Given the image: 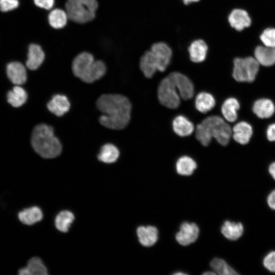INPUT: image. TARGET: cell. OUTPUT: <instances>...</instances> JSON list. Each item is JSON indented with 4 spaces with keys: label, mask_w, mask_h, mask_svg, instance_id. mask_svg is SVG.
Listing matches in <instances>:
<instances>
[{
    "label": "cell",
    "mask_w": 275,
    "mask_h": 275,
    "mask_svg": "<svg viewBox=\"0 0 275 275\" xmlns=\"http://www.w3.org/2000/svg\"><path fill=\"white\" fill-rule=\"evenodd\" d=\"M98 109L102 113L99 122L112 129H122L130 119L131 105L125 96L115 94H103L96 102Z\"/></svg>",
    "instance_id": "obj_1"
},
{
    "label": "cell",
    "mask_w": 275,
    "mask_h": 275,
    "mask_svg": "<svg viewBox=\"0 0 275 275\" xmlns=\"http://www.w3.org/2000/svg\"><path fill=\"white\" fill-rule=\"evenodd\" d=\"M230 126L218 116L205 119L196 128V138L204 146L209 145L213 138L221 145L226 146L232 137Z\"/></svg>",
    "instance_id": "obj_2"
},
{
    "label": "cell",
    "mask_w": 275,
    "mask_h": 275,
    "mask_svg": "<svg viewBox=\"0 0 275 275\" xmlns=\"http://www.w3.org/2000/svg\"><path fill=\"white\" fill-rule=\"evenodd\" d=\"M172 57V50L167 44L163 42L155 43L142 56L141 70L146 77L151 78L157 71L163 72L166 69Z\"/></svg>",
    "instance_id": "obj_3"
},
{
    "label": "cell",
    "mask_w": 275,
    "mask_h": 275,
    "mask_svg": "<svg viewBox=\"0 0 275 275\" xmlns=\"http://www.w3.org/2000/svg\"><path fill=\"white\" fill-rule=\"evenodd\" d=\"M31 143L34 150L45 158H54L62 151V145L54 135L53 128L46 124H41L34 128Z\"/></svg>",
    "instance_id": "obj_4"
},
{
    "label": "cell",
    "mask_w": 275,
    "mask_h": 275,
    "mask_svg": "<svg viewBox=\"0 0 275 275\" xmlns=\"http://www.w3.org/2000/svg\"><path fill=\"white\" fill-rule=\"evenodd\" d=\"M72 70L75 76L85 82L91 83L101 78L106 72V66L100 60L95 61L93 56L82 52L74 59Z\"/></svg>",
    "instance_id": "obj_5"
},
{
    "label": "cell",
    "mask_w": 275,
    "mask_h": 275,
    "mask_svg": "<svg viewBox=\"0 0 275 275\" xmlns=\"http://www.w3.org/2000/svg\"><path fill=\"white\" fill-rule=\"evenodd\" d=\"M65 8L70 19L85 23L94 19L98 3L97 0H67Z\"/></svg>",
    "instance_id": "obj_6"
},
{
    "label": "cell",
    "mask_w": 275,
    "mask_h": 275,
    "mask_svg": "<svg viewBox=\"0 0 275 275\" xmlns=\"http://www.w3.org/2000/svg\"><path fill=\"white\" fill-rule=\"evenodd\" d=\"M232 76L239 83H252L256 80L260 64L254 57L236 58L233 60Z\"/></svg>",
    "instance_id": "obj_7"
},
{
    "label": "cell",
    "mask_w": 275,
    "mask_h": 275,
    "mask_svg": "<svg viewBox=\"0 0 275 275\" xmlns=\"http://www.w3.org/2000/svg\"><path fill=\"white\" fill-rule=\"evenodd\" d=\"M157 94L160 103L166 107L175 109L180 105V95L169 76L161 81L158 86Z\"/></svg>",
    "instance_id": "obj_8"
},
{
    "label": "cell",
    "mask_w": 275,
    "mask_h": 275,
    "mask_svg": "<svg viewBox=\"0 0 275 275\" xmlns=\"http://www.w3.org/2000/svg\"><path fill=\"white\" fill-rule=\"evenodd\" d=\"M168 76L175 85L181 98L188 100L193 97L194 85L186 76L178 72H172Z\"/></svg>",
    "instance_id": "obj_9"
},
{
    "label": "cell",
    "mask_w": 275,
    "mask_h": 275,
    "mask_svg": "<svg viewBox=\"0 0 275 275\" xmlns=\"http://www.w3.org/2000/svg\"><path fill=\"white\" fill-rule=\"evenodd\" d=\"M199 233V229L196 224L184 222L180 226L175 237L181 245H187L197 240Z\"/></svg>",
    "instance_id": "obj_10"
},
{
    "label": "cell",
    "mask_w": 275,
    "mask_h": 275,
    "mask_svg": "<svg viewBox=\"0 0 275 275\" xmlns=\"http://www.w3.org/2000/svg\"><path fill=\"white\" fill-rule=\"evenodd\" d=\"M252 111L258 119H269L275 114V103L269 98H258L253 103Z\"/></svg>",
    "instance_id": "obj_11"
},
{
    "label": "cell",
    "mask_w": 275,
    "mask_h": 275,
    "mask_svg": "<svg viewBox=\"0 0 275 275\" xmlns=\"http://www.w3.org/2000/svg\"><path fill=\"white\" fill-rule=\"evenodd\" d=\"M232 130L233 139L237 144L243 146L250 143L254 133L251 124L245 121H241L236 123Z\"/></svg>",
    "instance_id": "obj_12"
},
{
    "label": "cell",
    "mask_w": 275,
    "mask_h": 275,
    "mask_svg": "<svg viewBox=\"0 0 275 275\" xmlns=\"http://www.w3.org/2000/svg\"><path fill=\"white\" fill-rule=\"evenodd\" d=\"M228 20L230 26L238 32L249 28L252 24L251 18L248 12L239 8L232 10L228 16Z\"/></svg>",
    "instance_id": "obj_13"
},
{
    "label": "cell",
    "mask_w": 275,
    "mask_h": 275,
    "mask_svg": "<svg viewBox=\"0 0 275 275\" xmlns=\"http://www.w3.org/2000/svg\"><path fill=\"white\" fill-rule=\"evenodd\" d=\"M254 53L260 65L269 67L275 65V48L259 45L255 48Z\"/></svg>",
    "instance_id": "obj_14"
},
{
    "label": "cell",
    "mask_w": 275,
    "mask_h": 275,
    "mask_svg": "<svg viewBox=\"0 0 275 275\" xmlns=\"http://www.w3.org/2000/svg\"><path fill=\"white\" fill-rule=\"evenodd\" d=\"M7 73L9 79L16 85H21L26 81V71L20 62H13L8 64Z\"/></svg>",
    "instance_id": "obj_15"
},
{
    "label": "cell",
    "mask_w": 275,
    "mask_h": 275,
    "mask_svg": "<svg viewBox=\"0 0 275 275\" xmlns=\"http://www.w3.org/2000/svg\"><path fill=\"white\" fill-rule=\"evenodd\" d=\"M48 109L52 114L61 117L66 113L70 107V102L66 96L55 95L47 104Z\"/></svg>",
    "instance_id": "obj_16"
},
{
    "label": "cell",
    "mask_w": 275,
    "mask_h": 275,
    "mask_svg": "<svg viewBox=\"0 0 275 275\" xmlns=\"http://www.w3.org/2000/svg\"><path fill=\"white\" fill-rule=\"evenodd\" d=\"M45 59V53L41 47L37 44H31L28 48L27 67L32 70L38 69Z\"/></svg>",
    "instance_id": "obj_17"
},
{
    "label": "cell",
    "mask_w": 275,
    "mask_h": 275,
    "mask_svg": "<svg viewBox=\"0 0 275 275\" xmlns=\"http://www.w3.org/2000/svg\"><path fill=\"white\" fill-rule=\"evenodd\" d=\"M240 108V104L239 101L234 97H229L224 101L221 112L227 121L233 123L238 119V112Z\"/></svg>",
    "instance_id": "obj_18"
},
{
    "label": "cell",
    "mask_w": 275,
    "mask_h": 275,
    "mask_svg": "<svg viewBox=\"0 0 275 275\" xmlns=\"http://www.w3.org/2000/svg\"><path fill=\"white\" fill-rule=\"evenodd\" d=\"M208 49V46L203 40L194 41L188 48L190 60L196 63L203 62L206 59Z\"/></svg>",
    "instance_id": "obj_19"
},
{
    "label": "cell",
    "mask_w": 275,
    "mask_h": 275,
    "mask_svg": "<svg viewBox=\"0 0 275 275\" xmlns=\"http://www.w3.org/2000/svg\"><path fill=\"white\" fill-rule=\"evenodd\" d=\"M136 233L139 242L145 246H152L158 239V230L154 226H140Z\"/></svg>",
    "instance_id": "obj_20"
},
{
    "label": "cell",
    "mask_w": 275,
    "mask_h": 275,
    "mask_svg": "<svg viewBox=\"0 0 275 275\" xmlns=\"http://www.w3.org/2000/svg\"><path fill=\"white\" fill-rule=\"evenodd\" d=\"M20 275H46L47 270L42 260L38 257L30 259L26 266L18 270Z\"/></svg>",
    "instance_id": "obj_21"
},
{
    "label": "cell",
    "mask_w": 275,
    "mask_h": 275,
    "mask_svg": "<svg viewBox=\"0 0 275 275\" xmlns=\"http://www.w3.org/2000/svg\"><path fill=\"white\" fill-rule=\"evenodd\" d=\"M18 217L23 224L32 225L40 221L43 218V213L37 206L25 208L19 212Z\"/></svg>",
    "instance_id": "obj_22"
},
{
    "label": "cell",
    "mask_w": 275,
    "mask_h": 275,
    "mask_svg": "<svg viewBox=\"0 0 275 275\" xmlns=\"http://www.w3.org/2000/svg\"><path fill=\"white\" fill-rule=\"evenodd\" d=\"M173 128L178 135L184 137L192 134L194 130V126L185 117L179 115L174 119Z\"/></svg>",
    "instance_id": "obj_23"
},
{
    "label": "cell",
    "mask_w": 275,
    "mask_h": 275,
    "mask_svg": "<svg viewBox=\"0 0 275 275\" xmlns=\"http://www.w3.org/2000/svg\"><path fill=\"white\" fill-rule=\"evenodd\" d=\"M221 232L228 239L236 240L242 236L243 232V226L239 222L235 223L226 221L221 227Z\"/></svg>",
    "instance_id": "obj_24"
},
{
    "label": "cell",
    "mask_w": 275,
    "mask_h": 275,
    "mask_svg": "<svg viewBox=\"0 0 275 275\" xmlns=\"http://www.w3.org/2000/svg\"><path fill=\"white\" fill-rule=\"evenodd\" d=\"M215 100L213 96L207 92L199 93L195 99V106L197 109L202 113H206L213 108Z\"/></svg>",
    "instance_id": "obj_25"
},
{
    "label": "cell",
    "mask_w": 275,
    "mask_h": 275,
    "mask_svg": "<svg viewBox=\"0 0 275 275\" xmlns=\"http://www.w3.org/2000/svg\"><path fill=\"white\" fill-rule=\"evenodd\" d=\"M119 154V151L116 146L113 144H107L101 147L98 158L100 161L111 163L118 159Z\"/></svg>",
    "instance_id": "obj_26"
},
{
    "label": "cell",
    "mask_w": 275,
    "mask_h": 275,
    "mask_svg": "<svg viewBox=\"0 0 275 275\" xmlns=\"http://www.w3.org/2000/svg\"><path fill=\"white\" fill-rule=\"evenodd\" d=\"M68 18L66 11L61 9H55L49 13L48 20L51 27L60 29L66 25Z\"/></svg>",
    "instance_id": "obj_27"
},
{
    "label": "cell",
    "mask_w": 275,
    "mask_h": 275,
    "mask_svg": "<svg viewBox=\"0 0 275 275\" xmlns=\"http://www.w3.org/2000/svg\"><path fill=\"white\" fill-rule=\"evenodd\" d=\"M28 95L26 91L17 85L7 94L8 102L13 107H18L22 105L26 101Z\"/></svg>",
    "instance_id": "obj_28"
},
{
    "label": "cell",
    "mask_w": 275,
    "mask_h": 275,
    "mask_svg": "<svg viewBox=\"0 0 275 275\" xmlns=\"http://www.w3.org/2000/svg\"><path fill=\"white\" fill-rule=\"evenodd\" d=\"M176 168L179 174L183 176H189L191 175L197 168V163L191 157L183 156L178 159Z\"/></svg>",
    "instance_id": "obj_29"
},
{
    "label": "cell",
    "mask_w": 275,
    "mask_h": 275,
    "mask_svg": "<svg viewBox=\"0 0 275 275\" xmlns=\"http://www.w3.org/2000/svg\"><path fill=\"white\" fill-rule=\"evenodd\" d=\"M74 219V216L71 212L68 210L62 211L56 217V227L58 230L67 232Z\"/></svg>",
    "instance_id": "obj_30"
},
{
    "label": "cell",
    "mask_w": 275,
    "mask_h": 275,
    "mask_svg": "<svg viewBox=\"0 0 275 275\" xmlns=\"http://www.w3.org/2000/svg\"><path fill=\"white\" fill-rule=\"evenodd\" d=\"M210 266L216 274L221 275L238 274V273L222 259H213L211 261Z\"/></svg>",
    "instance_id": "obj_31"
},
{
    "label": "cell",
    "mask_w": 275,
    "mask_h": 275,
    "mask_svg": "<svg viewBox=\"0 0 275 275\" xmlns=\"http://www.w3.org/2000/svg\"><path fill=\"white\" fill-rule=\"evenodd\" d=\"M263 45L275 48V28L265 29L260 36Z\"/></svg>",
    "instance_id": "obj_32"
},
{
    "label": "cell",
    "mask_w": 275,
    "mask_h": 275,
    "mask_svg": "<svg viewBox=\"0 0 275 275\" xmlns=\"http://www.w3.org/2000/svg\"><path fill=\"white\" fill-rule=\"evenodd\" d=\"M263 264L268 271L275 272V251L270 252L265 256Z\"/></svg>",
    "instance_id": "obj_33"
},
{
    "label": "cell",
    "mask_w": 275,
    "mask_h": 275,
    "mask_svg": "<svg viewBox=\"0 0 275 275\" xmlns=\"http://www.w3.org/2000/svg\"><path fill=\"white\" fill-rule=\"evenodd\" d=\"M19 6L18 0H0V10L8 12L17 8Z\"/></svg>",
    "instance_id": "obj_34"
},
{
    "label": "cell",
    "mask_w": 275,
    "mask_h": 275,
    "mask_svg": "<svg viewBox=\"0 0 275 275\" xmlns=\"http://www.w3.org/2000/svg\"><path fill=\"white\" fill-rule=\"evenodd\" d=\"M34 2L39 8L50 10L54 6L55 0H34Z\"/></svg>",
    "instance_id": "obj_35"
},
{
    "label": "cell",
    "mask_w": 275,
    "mask_h": 275,
    "mask_svg": "<svg viewBox=\"0 0 275 275\" xmlns=\"http://www.w3.org/2000/svg\"><path fill=\"white\" fill-rule=\"evenodd\" d=\"M265 134L269 142L275 143V122L270 124L266 127Z\"/></svg>",
    "instance_id": "obj_36"
},
{
    "label": "cell",
    "mask_w": 275,
    "mask_h": 275,
    "mask_svg": "<svg viewBox=\"0 0 275 275\" xmlns=\"http://www.w3.org/2000/svg\"><path fill=\"white\" fill-rule=\"evenodd\" d=\"M267 202L269 207L275 210V189L271 191L268 195Z\"/></svg>",
    "instance_id": "obj_37"
},
{
    "label": "cell",
    "mask_w": 275,
    "mask_h": 275,
    "mask_svg": "<svg viewBox=\"0 0 275 275\" xmlns=\"http://www.w3.org/2000/svg\"><path fill=\"white\" fill-rule=\"evenodd\" d=\"M268 172L274 180H275V161L272 162L268 167Z\"/></svg>",
    "instance_id": "obj_38"
},
{
    "label": "cell",
    "mask_w": 275,
    "mask_h": 275,
    "mask_svg": "<svg viewBox=\"0 0 275 275\" xmlns=\"http://www.w3.org/2000/svg\"><path fill=\"white\" fill-rule=\"evenodd\" d=\"M200 0H182L184 5H187L194 2H198Z\"/></svg>",
    "instance_id": "obj_39"
},
{
    "label": "cell",
    "mask_w": 275,
    "mask_h": 275,
    "mask_svg": "<svg viewBox=\"0 0 275 275\" xmlns=\"http://www.w3.org/2000/svg\"><path fill=\"white\" fill-rule=\"evenodd\" d=\"M204 274H216V273L213 272V271H208V272H205L203 273Z\"/></svg>",
    "instance_id": "obj_40"
},
{
    "label": "cell",
    "mask_w": 275,
    "mask_h": 275,
    "mask_svg": "<svg viewBox=\"0 0 275 275\" xmlns=\"http://www.w3.org/2000/svg\"><path fill=\"white\" fill-rule=\"evenodd\" d=\"M175 274H184L185 273H182V272H176L175 273Z\"/></svg>",
    "instance_id": "obj_41"
}]
</instances>
